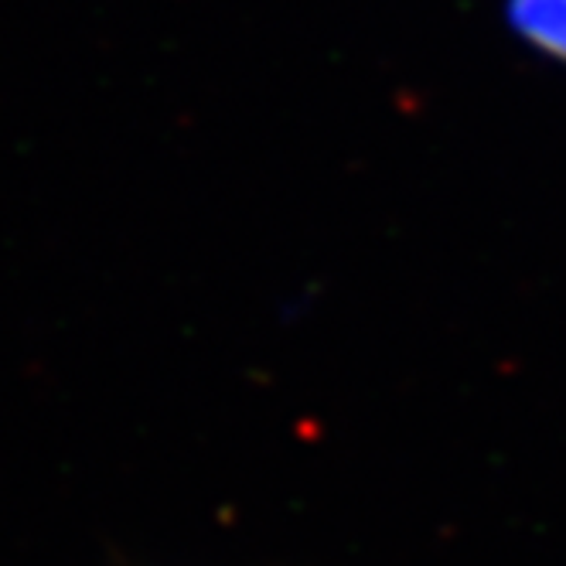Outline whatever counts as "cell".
Instances as JSON below:
<instances>
[{
  "instance_id": "obj_1",
  "label": "cell",
  "mask_w": 566,
  "mask_h": 566,
  "mask_svg": "<svg viewBox=\"0 0 566 566\" xmlns=\"http://www.w3.org/2000/svg\"><path fill=\"white\" fill-rule=\"evenodd\" d=\"M512 14L525 38L566 59V0H515Z\"/></svg>"
}]
</instances>
